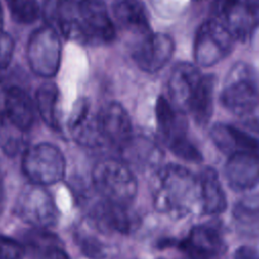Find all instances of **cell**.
<instances>
[{"mask_svg":"<svg viewBox=\"0 0 259 259\" xmlns=\"http://www.w3.org/2000/svg\"><path fill=\"white\" fill-rule=\"evenodd\" d=\"M229 30L236 41L249 40L259 24L254 8L241 0H220L214 15Z\"/></svg>","mask_w":259,"mask_h":259,"instance_id":"10","label":"cell"},{"mask_svg":"<svg viewBox=\"0 0 259 259\" xmlns=\"http://www.w3.org/2000/svg\"><path fill=\"white\" fill-rule=\"evenodd\" d=\"M78 244L83 254L90 259H104L106 257L104 246L97 238L93 236L79 234Z\"/></svg>","mask_w":259,"mask_h":259,"instance_id":"29","label":"cell"},{"mask_svg":"<svg viewBox=\"0 0 259 259\" xmlns=\"http://www.w3.org/2000/svg\"><path fill=\"white\" fill-rule=\"evenodd\" d=\"M234 214L244 224L259 222V195L241 200L235 207Z\"/></svg>","mask_w":259,"mask_h":259,"instance_id":"28","label":"cell"},{"mask_svg":"<svg viewBox=\"0 0 259 259\" xmlns=\"http://www.w3.org/2000/svg\"><path fill=\"white\" fill-rule=\"evenodd\" d=\"M2 197H3V191H2V186L0 184V203L2 201Z\"/></svg>","mask_w":259,"mask_h":259,"instance_id":"34","label":"cell"},{"mask_svg":"<svg viewBox=\"0 0 259 259\" xmlns=\"http://www.w3.org/2000/svg\"><path fill=\"white\" fill-rule=\"evenodd\" d=\"M92 182L105 200L128 205L137 196L138 181L127 164L117 159H105L92 170Z\"/></svg>","mask_w":259,"mask_h":259,"instance_id":"4","label":"cell"},{"mask_svg":"<svg viewBox=\"0 0 259 259\" xmlns=\"http://www.w3.org/2000/svg\"><path fill=\"white\" fill-rule=\"evenodd\" d=\"M155 113L158 132L170 152L187 162H201V152L188 138L186 113L174 107L164 96L157 99Z\"/></svg>","mask_w":259,"mask_h":259,"instance_id":"3","label":"cell"},{"mask_svg":"<svg viewBox=\"0 0 259 259\" xmlns=\"http://www.w3.org/2000/svg\"><path fill=\"white\" fill-rule=\"evenodd\" d=\"M198 1H199V0H198Z\"/></svg>","mask_w":259,"mask_h":259,"instance_id":"36","label":"cell"},{"mask_svg":"<svg viewBox=\"0 0 259 259\" xmlns=\"http://www.w3.org/2000/svg\"><path fill=\"white\" fill-rule=\"evenodd\" d=\"M234 259H259V251L253 247L242 246L236 250Z\"/></svg>","mask_w":259,"mask_h":259,"instance_id":"32","label":"cell"},{"mask_svg":"<svg viewBox=\"0 0 259 259\" xmlns=\"http://www.w3.org/2000/svg\"><path fill=\"white\" fill-rule=\"evenodd\" d=\"M22 170L32 184L51 185L64 178L66 160L55 145L39 143L26 148L23 152Z\"/></svg>","mask_w":259,"mask_h":259,"instance_id":"5","label":"cell"},{"mask_svg":"<svg viewBox=\"0 0 259 259\" xmlns=\"http://www.w3.org/2000/svg\"><path fill=\"white\" fill-rule=\"evenodd\" d=\"M35 107L48 126L54 130L60 127V93L56 84L48 82L39 86L35 95Z\"/></svg>","mask_w":259,"mask_h":259,"instance_id":"24","label":"cell"},{"mask_svg":"<svg viewBox=\"0 0 259 259\" xmlns=\"http://www.w3.org/2000/svg\"><path fill=\"white\" fill-rule=\"evenodd\" d=\"M95 219L105 229L120 234H130L138 226V218L128 209V205L108 200L97 206Z\"/></svg>","mask_w":259,"mask_h":259,"instance_id":"21","label":"cell"},{"mask_svg":"<svg viewBox=\"0 0 259 259\" xmlns=\"http://www.w3.org/2000/svg\"><path fill=\"white\" fill-rule=\"evenodd\" d=\"M235 38L215 17L200 24L193 42L194 64L198 67H212L225 60L233 51Z\"/></svg>","mask_w":259,"mask_h":259,"instance_id":"6","label":"cell"},{"mask_svg":"<svg viewBox=\"0 0 259 259\" xmlns=\"http://www.w3.org/2000/svg\"><path fill=\"white\" fill-rule=\"evenodd\" d=\"M26 132L14 124L3 111L0 112V147L8 156L26 150Z\"/></svg>","mask_w":259,"mask_h":259,"instance_id":"25","label":"cell"},{"mask_svg":"<svg viewBox=\"0 0 259 259\" xmlns=\"http://www.w3.org/2000/svg\"><path fill=\"white\" fill-rule=\"evenodd\" d=\"M177 244L188 259H220L226 251L221 233L208 225L194 226L187 237Z\"/></svg>","mask_w":259,"mask_h":259,"instance_id":"13","label":"cell"},{"mask_svg":"<svg viewBox=\"0 0 259 259\" xmlns=\"http://www.w3.org/2000/svg\"><path fill=\"white\" fill-rule=\"evenodd\" d=\"M209 136L214 146L228 156L241 152H259V140L233 124L214 123Z\"/></svg>","mask_w":259,"mask_h":259,"instance_id":"17","label":"cell"},{"mask_svg":"<svg viewBox=\"0 0 259 259\" xmlns=\"http://www.w3.org/2000/svg\"><path fill=\"white\" fill-rule=\"evenodd\" d=\"M220 100L233 114L249 116L259 106V77L255 69L245 62L234 64L224 81Z\"/></svg>","mask_w":259,"mask_h":259,"instance_id":"2","label":"cell"},{"mask_svg":"<svg viewBox=\"0 0 259 259\" xmlns=\"http://www.w3.org/2000/svg\"><path fill=\"white\" fill-rule=\"evenodd\" d=\"M97 121L104 142L118 150L134 137L131 117L118 102L112 101L104 105L97 113Z\"/></svg>","mask_w":259,"mask_h":259,"instance_id":"14","label":"cell"},{"mask_svg":"<svg viewBox=\"0 0 259 259\" xmlns=\"http://www.w3.org/2000/svg\"><path fill=\"white\" fill-rule=\"evenodd\" d=\"M69 130L74 140L86 147H99L105 142L98 127L97 113L92 114L87 100H79L69 118Z\"/></svg>","mask_w":259,"mask_h":259,"instance_id":"16","label":"cell"},{"mask_svg":"<svg viewBox=\"0 0 259 259\" xmlns=\"http://www.w3.org/2000/svg\"><path fill=\"white\" fill-rule=\"evenodd\" d=\"M4 114L18 127L27 132L35 119V104L19 87H10L4 94Z\"/></svg>","mask_w":259,"mask_h":259,"instance_id":"20","label":"cell"},{"mask_svg":"<svg viewBox=\"0 0 259 259\" xmlns=\"http://www.w3.org/2000/svg\"><path fill=\"white\" fill-rule=\"evenodd\" d=\"M22 245L29 259H69L59 237L47 229L33 228L24 236Z\"/></svg>","mask_w":259,"mask_h":259,"instance_id":"19","label":"cell"},{"mask_svg":"<svg viewBox=\"0 0 259 259\" xmlns=\"http://www.w3.org/2000/svg\"><path fill=\"white\" fill-rule=\"evenodd\" d=\"M23 256L24 248L21 243L0 235V259H21Z\"/></svg>","mask_w":259,"mask_h":259,"instance_id":"30","label":"cell"},{"mask_svg":"<svg viewBox=\"0 0 259 259\" xmlns=\"http://www.w3.org/2000/svg\"><path fill=\"white\" fill-rule=\"evenodd\" d=\"M1 23H2V17H1V8H0V29H2L1 28Z\"/></svg>","mask_w":259,"mask_h":259,"instance_id":"35","label":"cell"},{"mask_svg":"<svg viewBox=\"0 0 259 259\" xmlns=\"http://www.w3.org/2000/svg\"><path fill=\"white\" fill-rule=\"evenodd\" d=\"M246 123L248 126L254 131L259 133V106L249 115L246 117Z\"/></svg>","mask_w":259,"mask_h":259,"instance_id":"33","label":"cell"},{"mask_svg":"<svg viewBox=\"0 0 259 259\" xmlns=\"http://www.w3.org/2000/svg\"><path fill=\"white\" fill-rule=\"evenodd\" d=\"M150 189L156 210L173 219L189 215L200 201L198 177L177 164L158 169L152 177Z\"/></svg>","mask_w":259,"mask_h":259,"instance_id":"1","label":"cell"},{"mask_svg":"<svg viewBox=\"0 0 259 259\" xmlns=\"http://www.w3.org/2000/svg\"><path fill=\"white\" fill-rule=\"evenodd\" d=\"M215 77L212 74H203L198 87L190 101L188 111L193 121L199 126H205L213 113Z\"/></svg>","mask_w":259,"mask_h":259,"instance_id":"23","label":"cell"},{"mask_svg":"<svg viewBox=\"0 0 259 259\" xmlns=\"http://www.w3.org/2000/svg\"><path fill=\"white\" fill-rule=\"evenodd\" d=\"M175 44L166 33H150L140 39L133 52V59L140 70L146 73H157L172 59Z\"/></svg>","mask_w":259,"mask_h":259,"instance_id":"11","label":"cell"},{"mask_svg":"<svg viewBox=\"0 0 259 259\" xmlns=\"http://www.w3.org/2000/svg\"><path fill=\"white\" fill-rule=\"evenodd\" d=\"M112 12L117 25L126 31L141 38L153 32L148 10L142 0H115Z\"/></svg>","mask_w":259,"mask_h":259,"instance_id":"18","label":"cell"},{"mask_svg":"<svg viewBox=\"0 0 259 259\" xmlns=\"http://www.w3.org/2000/svg\"><path fill=\"white\" fill-rule=\"evenodd\" d=\"M14 21L21 24L34 22L40 12L37 0H5Z\"/></svg>","mask_w":259,"mask_h":259,"instance_id":"27","label":"cell"},{"mask_svg":"<svg viewBox=\"0 0 259 259\" xmlns=\"http://www.w3.org/2000/svg\"><path fill=\"white\" fill-rule=\"evenodd\" d=\"M202 75L199 67L189 62H179L172 68L167 81V92L168 100L174 107L187 113Z\"/></svg>","mask_w":259,"mask_h":259,"instance_id":"12","label":"cell"},{"mask_svg":"<svg viewBox=\"0 0 259 259\" xmlns=\"http://www.w3.org/2000/svg\"><path fill=\"white\" fill-rule=\"evenodd\" d=\"M224 175L236 192L253 189L259 184V152H241L229 156Z\"/></svg>","mask_w":259,"mask_h":259,"instance_id":"15","label":"cell"},{"mask_svg":"<svg viewBox=\"0 0 259 259\" xmlns=\"http://www.w3.org/2000/svg\"><path fill=\"white\" fill-rule=\"evenodd\" d=\"M200 201L207 214H220L227 208V196L215 169L205 167L198 176Z\"/></svg>","mask_w":259,"mask_h":259,"instance_id":"22","label":"cell"},{"mask_svg":"<svg viewBox=\"0 0 259 259\" xmlns=\"http://www.w3.org/2000/svg\"><path fill=\"white\" fill-rule=\"evenodd\" d=\"M81 40L111 42L116 36L115 25L102 0H82L77 5Z\"/></svg>","mask_w":259,"mask_h":259,"instance_id":"9","label":"cell"},{"mask_svg":"<svg viewBox=\"0 0 259 259\" xmlns=\"http://www.w3.org/2000/svg\"><path fill=\"white\" fill-rule=\"evenodd\" d=\"M14 52V41L10 34L0 29V70L5 69L11 62Z\"/></svg>","mask_w":259,"mask_h":259,"instance_id":"31","label":"cell"},{"mask_svg":"<svg viewBox=\"0 0 259 259\" xmlns=\"http://www.w3.org/2000/svg\"><path fill=\"white\" fill-rule=\"evenodd\" d=\"M61 38L54 28L46 24L31 33L26 47V58L35 75L44 78L55 76L61 65Z\"/></svg>","mask_w":259,"mask_h":259,"instance_id":"7","label":"cell"},{"mask_svg":"<svg viewBox=\"0 0 259 259\" xmlns=\"http://www.w3.org/2000/svg\"><path fill=\"white\" fill-rule=\"evenodd\" d=\"M17 215L35 229H49L55 226L59 211L51 193L45 186L30 184L25 186L16 199Z\"/></svg>","mask_w":259,"mask_h":259,"instance_id":"8","label":"cell"},{"mask_svg":"<svg viewBox=\"0 0 259 259\" xmlns=\"http://www.w3.org/2000/svg\"><path fill=\"white\" fill-rule=\"evenodd\" d=\"M124 157V163L130 162L138 167H147L158 161L159 151L152 147L149 142L143 140H136L133 137L119 150Z\"/></svg>","mask_w":259,"mask_h":259,"instance_id":"26","label":"cell"}]
</instances>
